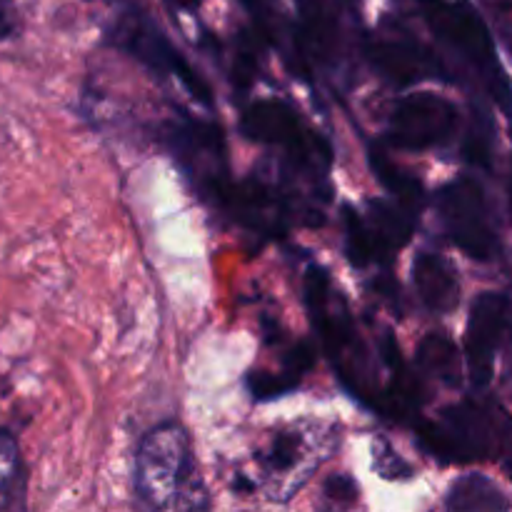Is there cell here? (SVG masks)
<instances>
[{"label":"cell","mask_w":512,"mask_h":512,"mask_svg":"<svg viewBox=\"0 0 512 512\" xmlns=\"http://www.w3.org/2000/svg\"><path fill=\"white\" fill-rule=\"evenodd\" d=\"M505 470H508V475H510V480H512V450H510L508 460H505Z\"/></svg>","instance_id":"7402d4cb"},{"label":"cell","mask_w":512,"mask_h":512,"mask_svg":"<svg viewBox=\"0 0 512 512\" xmlns=\"http://www.w3.org/2000/svg\"><path fill=\"white\" fill-rule=\"evenodd\" d=\"M418 210L400 200H370L368 210L345 208V250L353 265H390L395 253L413 238Z\"/></svg>","instance_id":"52a82bcc"},{"label":"cell","mask_w":512,"mask_h":512,"mask_svg":"<svg viewBox=\"0 0 512 512\" xmlns=\"http://www.w3.org/2000/svg\"><path fill=\"white\" fill-rule=\"evenodd\" d=\"M240 130L253 143L285 150L290 165L310 178H323L333 163V150L328 140L318 130L310 128L295 113L293 105L278 98H260L248 105L240 118Z\"/></svg>","instance_id":"8992f818"},{"label":"cell","mask_w":512,"mask_h":512,"mask_svg":"<svg viewBox=\"0 0 512 512\" xmlns=\"http://www.w3.org/2000/svg\"><path fill=\"white\" fill-rule=\"evenodd\" d=\"M438 215L450 243L468 258L488 263L500 253L498 228L478 180L458 178L443 185L438 193Z\"/></svg>","instance_id":"ba28073f"},{"label":"cell","mask_w":512,"mask_h":512,"mask_svg":"<svg viewBox=\"0 0 512 512\" xmlns=\"http://www.w3.org/2000/svg\"><path fill=\"white\" fill-rule=\"evenodd\" d=\"M505 383H508L510 388H512V363H510V368H508V375H505Z\"/></svg>","instance_id":"603a6c76"},{"label":"cell","mask_w":512,"mask_h":512,"mask_svg":"<svg viewBox=\"0 0 512 512\" xmlns=\"http://www.w3.org/2000/svg\"><path fill=\"white\" fill-rule=\"evenodd\" d=\"M413 283L420 303L435 315H448L460 303V278L445 255L423 250L413 263Z\"/></svg>","instance_id":"5bb4252c"},{"label":"cell","mask_w":512,"mask_h":512,"mask_svg":"<svg viewBox=\"0 0 512 512\" xmlns=\"http://www.w3.org/2000/svg\"><path fill=\"white\" fill-rule=\"evenodd\" d=\"M23 33V15L15 0H0V43L15 40Z\"/></svg>","instance_id":"ffe728a7"},{"label":"cell","mask_w":512,"mask_h":512,"mask_svg":"<svg viewBox=\"0 0 512 512\" xmlns=\"http://www.w3.org/2000/svg\"><path fill=\"white\" fill-rule=\"evenodd\" d=\"M418 368L423 370V375L435 378L438 383L448 385V388H458L460 378H463V363H460L458 348H455L453 340L440 333L423 338L418 348Z\"/></svg>","instance_id":"e0dca14e"},{"label":"cell","mask_w":512,"mask_h":512,"mask_svg":"<svg viewBox=\"0 0 512 512\" xmlns=\"http://www.w3.org/2000/svg\"><path fill=\"white\" fill-rule=\"evenodd\" d=\"M448 510H508L510 500L505 498L503 490L488 475L470 473L463 475L453 483L448 498H445Z\"/></svg>","instance_id":"2e32d148"},{"label":"cell","mask_w":512,"mask_h":512,"mask_svg":"<svg viewBox=\"0 0 512 512\" xmlns=\"http://www.w3.org/2000/svg\"><path fill=\"white\" fill-rule=\"evenodd\" d=\"M420 18L428 23L435 38L458 55L485 83L500 108L512 115V85L498 60L493 35L478 13L463 0H415Z\"/></svg>","instance_id":"277c9868"},{"label":"cell","mask_w":512,"mask_h":512,"mask_svg":"<svg viewBox=\"0 0 512 512\" xmlns=\"http://www.w3.org/2000/svg\"><path fill=\"white\" fill-rule=\"evenodd\" d=\"M460 110L438 93H410L395 103L388 118V143L398 150L443 148L458 135Z\"/></svg>","instance_id":"9c48e42d"},{"label":"cell","mask_w":512,"mask_h":512,"mask_svg":"<svg viewBox=\"0 0 512 512\" xmlns=\"http://www.w3.org/2000/svg\"><path fill=\"white\" fill-rule=\"evenodd\" d=\"M420 443L443 463L498 458L512 448V418L495 400H463L430 423Z\"/></svg>","instance_id":"3957f363"},{"label":"cell","mask_w":512,"mask_h":512,"mask_svg":"<svg viewBox=\"0 0 512 512\" xmlns=\"http://www.w3.org/2000/svg\"><path fill=\"white\" fill-rule=\"evenodd\" d=\"M168 3H173L175 8H183V10H198L200 0H168Z\"/></svg>","instance_id":"44dd1931"},{"label":"cell","mask_w":512,"mask_h":512,"mask_svg":"<svg viewBox=\"0 0 512 512\" xmlns=\"http://www.w3.org/2000/svg\"><path fill=\"white\" fill-rule=\"evenodd\" d=\"M298 60L303 68H318L335 73L348 58V33L343 25L340 0H298Z\"/></svg>","instance_id":"7c38bea8"},{"label":"cell","mask_w":512,"mask_h":512,"mask_svg":"<svg viewBox=\"0 0 512 512\" xmlns=\"http://www.w3.org/2000/svg\"><path fill=\"white\" fill-rule=\"evenodd\" d=\"M163 140L170 153L178 158L180 168L193 175L200 193L215 198L218 190L228 183L223 133L218 125L193 118L170 120L165 125Z\"/></svg>","instance_id":"30bf717a"},{"label":"cell","mask_w":512,"mask_h":512,"mask_svg":"<svg viewBox=\"0 0 512 512\" xmlns=\"http://www.w3.org/2000/svg\"><path fill=\"white\" fill-rule=\"evenodd\" d=\"M512 335V300L510 295L480 293L473 300L468 318V330H465V363H468V375L475 388H485L493 380L495 358L500 348Z\"/></svg>","instance_id":"8fae6325"},{"label":"cell","mask_w":512,"mask_h":512,"mask_svg":"<svg viewBox=\"0 0 512 512\" xmlns=\"http://www.w3.org/2000/svg\"><path fill=\"white\" fill-rule=\"evenodd\" d=\"M105 43L138 60L158 78L178 83L200 105L213 108V93H210L208 80L190 65L178 45L138 5H120L115 10L110 23L105 25Z\"/></svg>","instance_id":"5b68a950"},{"label":"cell","mask_w":512,"mask_h":512,"mask_svg":"<svg viewBox=\"0 0 512 512\" xmlns=\"http://www.w3.org/2000/svg\"><path fill=\"white\" fill-rule=\"evenodd\" d=\"M28 503V465L18 438L0 425V510H23Z\"/></svg>","instance_id":"9a60e30c"},{"label":"cell","mask_w":512,"mask_h":512,"mask_svg":"<svg viewBox=\"0 0 512 512\" xmlns=\"http://www.w3.org/2000/svg\"><path fill=\"white\" fill-rule=\"evenodd\" d=\"M370 158H373L375 175H378L380 183L390 190V195L420 213V205H423V185H420V180L403 173V170H400L393 160L385 158V153H380V150H373Z\"/></svg>","instance_id":"ac0fdd59"},{"label":"cell","mask_w":512,"mask_h":512,"mask_svg":"<svg viewBox=\"0 0 512 512\" xmlns=\"http://www.w3.org/2000/svg\"><path fill=\"white\" fill-rule=\"evenodd\" d=\"M133 485L148 510H208L213 505L188 430L175 420L155 425L140 438Z\"/></svg>","instance_id":"7a4b0ae2"},{"label":"cell","mask_w":512,"mask_h":512,"mask_svg":"<svg viewBox=\"0 0 512 512\" xmlns=\"http://www.w3.org/2000/svg\"><path fill=\"white\" fill-rule=\"evenodd\" d=\"M240 3L255 15V20L260 25V35L268 38L270 43H278L280 28L275 23V0H240Z\"/></svg>","instance_id":"d6986e66"},{"label":"cell","mask_w":512,"mask_h":512,"mask_svg":"<svg viewBox=\"0 0 512 512\" xmlns=\"http://www.w3.org/2000/svg\"><path fill=\"white\" fill-rule=\"evenodd\" d=\"M340 445V428L315 418L263 430L235 465V490L268 503H290Z\"/></svg>","instance_id":"6da1fadb"},{"label":"cell","mask_w":512,"mask_h":512,"mask_svg":"<svg viewBox=\"0 0 512 512\" xmlns=\"http://www.w3.org/2000/svg\"><path fill=\"white\" fill-rule=\"evenodd\" d=\"M365 55H368V60L375 65V70H378L383 78H388L390 83L400 85V88L413 85L425 78L448 80L443 63H440L428 48L413 43V40H403V38L370 40L368 48H365Z\"/></svg>","instance_id":"4fadbf2b"}]
</instances>
